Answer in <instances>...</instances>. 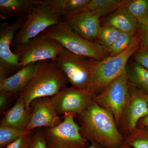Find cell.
<instances>
[{
	"label": "cell",
	"mask_w": 148,
	"mask_h": 148,
	"mask_svg": "<svg viewBox=\"0 0 148 148\" xmlns=\"http://www.w3.org/2000/svg\"><path fill=\"white\" fill-rule=\"evenodd\" d=\"M69 83L65 74L56 60L37 62L34 75L27 86L18 94L24 100L27 110L31 111L30 103L40 97H51Z\"/></svg>",
	"instance_id": "obj_2"
},
{
	"label": "cell",
	"mask_w": 148,
	"mask_h": 148,
	"mask_svg": "<svg viewBox=\"0 0 148 148\" xmlns=\"http://www.w3.org/2000/svg\"><path fill=\"white\" fill-rule=\"evenodd\" d=\"M33 138V131L29 134L21 136L11 143L5 148H29Z\"/></svg>",
	"instance_id": "obj_29"
},
{
	"label": "cell",
	"mask_w": 148,
	"mask_h": 148,
	"mask_svg": "<svg viewBox=\"0 0 148 148\" xmlns=\"http://www.w3.org/2000/svg\"><path fill=\"white\" fill-rule=\"evenodd\" d=\"M141 46V41L137 33L128 47L120 54L114 56H109L101 61L91 58V81L89 90L98 95L113 81L125 73L130 58Z\"/></svg>",
	"instance_id": "obj_3"
},
{
	"label": "cell",
	"mask_w": 148,
	"mask_h": 148,
	"mask_svg": "<svg viewBox=\"0 0 148 148\" xmlns=\"http://www.w3.org/2000/svg\"><path fill=\"white\" fill-rule=\"evenodd\" d=\"M91 58L64 48L56 60L72 86L89 90L91 81Z\"/></svg>",
	"instance_id": "obj_7"
},
{
	"label": "cell",
	"mask_w": 148,
	"mask_h": 148,
	"mask_svg": "<svg viewBox=\"0 0 148 148\" xmlns=\"http://www.w3.org/2000/svg\"><path fill=\"white\" fill-rule=\"evenodd\" d=\"M18 94L9 92H0V114L4 115L8 110V107L13 98Z\"/></svg>",
	"instance_id": "obj_28"
},
{
	"label": "cell",
	"mask_w": 148,
	"mask_h": 148,
	"mask_svg": "<svg viewBox=\"0 0 148 148\" xmlns=\"http://www.w3.org/2000/svg\"><path fill=\"white\" fill-rule=\"evenodd\" d=\"M121 33V31L112 26L103 24L99 29L98 39L107 50L114 43Z\"/></svg>",
	"instance_id": "obj_22"
},
{
	"label": "cell",
	"mask_w": 148,
	"mask_h": 148,
	"mask_svg": "<svg viewBox=\"0 0 148 148\" xmlns=\"http://www.w3.org/2000/svg\"><path fill=\"white\" fill-rule=\"evenodd\" d=\"M133 56L135 62L148 70V46H141Z\"/></svg>",
	"instance_id": "obj_30"
},
{
	"label": "cell",
	"mask_w": 148,
	"mask_h": 148,
	"mask_svg": "<svg viewBox=\"0 0 148 148\" xmlns=\"http://www.w3.org/2000/svg\"><path fill=\"white\" fill-rule=\"evenodd\" d=\"M128 90L126 71L111 82L94 99L98 105L112 113L117 125L127 100Z\"/></svg>",
	"instance_id": "obj_12"
},
{
	"label": "cell",
	"mask_w": 148,
	"mask_h": 148,
	"mask_svg": "<svg viewBox=\"0 0 148 148\" xmlns=\"http://www.w3.org/2000/svg\"><path fill=\"white\" fill-rule=\"evenodd\" d=\"M36 0H0V16L3 19L27 15Z\"/></svg>",
	"instance_id": "obj_18"
},
{
	"label": "cell",
	"mask_w": 148,
	"mask_h": 148,
	"mask_svg": "<svg viewBox=\"0 0 148 148\" xmlns=\"http://www.w3.org/2000/svg\"><path fill=\"white\" fill-rule=\"evenodd\" d=\"M42 33L58 41L64 48L76 54L97 61H101L109 56L106 47L100 42L90 41L77 34L62 20Z\"/></svg>",
	"instance_id": "obj_4"
},
{
	"label": "cell",
	"mask_w": 148,
	"mask_h": 148,
	"mask_svg": "<svg viewBox=\"0 0 148 148\" xmlns=\"http://www.w3.org/2000/svg\"><path fill=\"white\" fill-rule=\"evenodd\" d=\"M87 148H105L102 147V146L99 145L95 144H90V145Z\"/></svg>",
	"instance_id": "obj_33"
},
{
	"label": "cell",
	"mask_w": 148,
	"mask_h": 148,
	"mask_svg": "<svg viewBox=\"0 0 148 148\" xmlns=\"http://www.w3.org/2000/svg\"><path fill=\"white\" fill-rule=\"evenodd\" d=\"M116 148H132L130 146L128 145L127 144L124 143V144Z\"/></svg>",
	"instance_id": "obj_34"
},
{
	"label": "cell",
	"mask_w": 148,
	"mask_h": 148,
	"mask_svg": "<svg viewBox=\"0 0 148 148\" xmlns=\"http://www.w3.org/2000/svg\"><path fill=\"white\" fill-rule=\"evenodd\" d=\"M13 52L18 57L20 66L45 60H56L64 48L60 42L42 33L19 45H12Z\"/></svg>",
	"instance_id": "obj_5"
},
{
	"label": "cell",
	"mask_w": 148,
	"mask_h": 148,
	"mask_svg": "<svg viewBox=\"0 0 148 148\" xmlns=\"http://www.w3.org/2000/svg\"><path fill=\"white\" fill-rule=\"evenodd\" d=\"M145 98L148 104V94H145Z\"/></svg>",
	"instance_id": "obj_35"
},
{
	"label": "cell",
	"mask_w": 148,
	"mask_h": 148,
	"mask_svg": "<svg viewBox=\"0 0 148 148\" xmlns=\"http://www.w3.org/2000/svg\"><path fill=\"white\" fill-rule=\"evenodd\" d=\"M124 143L132 148H148V129L137 127L124 138Z\"/></svg>",
	"instance_id": "obj_21"
},
{
	"label": "cell",
	"mask_w": 148,
	"mask_h": 148,
	"mask_svg": "<svg viewBox=\"0 0 148 148\" xmlns=\"http://www.w3.org/2000/svg\"><path fill=\"white\" fill-rule=\"evenodd\" d=\"M29 148H47L43 135L42 128L36 129L33 132V140Z\"/></svg>",
	"instance_id": "obj_31"
},
{
	"label": "cell",
	"mask_w": 148,
	"mask_h": 148,
	"mask_svg": "<svg viewBox=\"0 0 148 148\" xmlns=\"http://www.w3.org/2000/svg\"><path fill=\"white\" fill-rule=\"evenodd\" d=\"M61 18L75 34L90 41L96 42L101 27L100 18L90 10L86 9L67 12Z\"/></svg>",
	"instance_id": "obj_13"
},
{
	"label": "cell",
	"mask_w": 148,
	"mask_h": 148,
	"mask_svg": "<svg viewBox=\"0 0 148 148\" xmlns=\"http://www.w3.org/2000/svg\"><path fill=\"white\" fill-rule=\"evenodd\" d=\"M61 21L59 16L36 0V4L27 15L24 26L15 34L11 45L25 43Z\"/></svg>",
	"instance_id": "obj_9"
},
{
	"label": "cell",
	"mask_w": 148,
	"mask_h": 148,
	"mask_svg": "<svg viewBox=\"0 0 148 148\" xmlns=\"http://www.w3.org/2000/svg\"><path fill=\"white\" fill-rule=\"evenodd\" d=\"M75 119L82 136L90 144L105 148H116L124 144V137L118 128L113 114L95 101Z\"/></svg>",
	"instance_id": "obj_1"
},
{
	"label": "cell",
	"mask_w": 148,
	"mask_h": 148,
	"mask_svg": "<svg viewBox=\"0 0 148 148\" xmlns=\"http://www.w3.org/2000/svg\"><path fill=\"white\" fill-rule=\"evenodd\" d=\"M95 96L90 90L67 86L50 99L58 115L71 114L76 117L90 106Z\"/></svg>",
	"instance_id": "obj_10"
},
{
	"label": "cell",
	"mask_w": 148,
	"mask_h": 148,
	"mask_svg": "<svg viewBox=\"0 0 148 148\" xmlns=\"http://www.w3.org/2000/svg\"><path fill=\"white\" fill-rule=\"evenodd\" d=\"M127 0H91L87 8L99 18L126 5Z\"/></svg>",
	"instance_id": "obj_20"
},
{
	"label": "cell",
	"mask_w": 148,
	"mask_h": 148,
	"mask_svg": "<svg viewBox=\"0 0 148 148\" xmlns=\"http://www.w3.org/2000/svg\"><path fill=\"white\" fill-rule=\"evenodd\" d=\"M91 1V0H64V14L67 12H76L86 9Z\"/></svg>",
	"instance_id": "obj_26"
},
{
	"label": "cell",
	"mask_w": 148,
	"mask_h": 148,
	"mask_svg": "<svg viewBox=\"0 0 148 148\" xmlns=\"http://www.w3.org/2000/svg\"><path fill=\"white\" fill-rule=\"evenodd\" d=\"M36 63L28 64L0 82V92H9L18 94L21 92L32 79L34 74Z\"/></svg>",
	"instance_id": "obj_16"
},
{
	"label": "cell",
	"mask_w": 148,
	"mask_h": 148,
	"mask_svg": "<svg viewBox=\"0 0 148 148\" xmlns=\"http://www.w3.org/2000/svg\"><path fill=\"white\" fill-rule=\"evenodd\" d=\"M71 114L62 116L60 124L55 127H42L47 148H87L89 143L82 136L79 125Z\"/></svg>",
	"instance_id": "obj_6"
},
{
	"label": "cell",
	"mask_w": 148,
	"mask_h": 148,
	"mask_svg": "<svg viewBox=\"0 0 148 148\" xmlns=\"http://www.w3.org/2000/svg\"><path fill=\"white\" fill-rule=\"evenodd\" d=\"M137 127L148 128V114L139 121Z\"/></svg>",
	"instance_id": "obj_32"
},
{
	"label": "cell",
	"mask_w": 148,
	"mask_h": 148,
	"mask_svg": "<svg viewBox=\"0 0 148 148\" xmlns=\"http://www.w3.org/2000/svg\"><path fill=\"white\" fill-rule=\"evenodd\" d=\"M125 7L130 14L138 21L148 14V0L128 1Z\"/></svg>",
	"instance_id": "obj_25"
},
{
	"label": "cell",
	"mask_w": 148,
	"mask_h": 148,
	"mask_svg": "<svg viewBox=\"0 0 148 148\" xmlns=\"http://www.w3.org/2000/svg\"><path fill=\"white\" fill-rule=\"evenodd\" d=\"M137 34L132 32H121L114 43L107 49L109 56H115L126 50Z\"/></svg>",
	"instance_id": "obj_23"
},
{
	"label": "cell",
	"mask_w": 148,
	"mask_h": 148,
	"mask_svg": "<svg viewBox=\"0 0 148 148\" xmlns=\"http://www.w3.org/2000/svg\"><path fill=\"white\" fill-rule=\"evenodd\" d=\"M32 131L18 130L0 125V148H5L18 138Z\"/></svg>",
	"instance_id": "obj_24"
},
{
	"label": "cell",
	"mask_w": 148,
	"mask_h": 148,
	"mask_svg": "<svg viewBox=\"0 0 148 148\" xmlns=\"http://www.w3.org/2000/svg\"><path fill=\"white\" fill-rule=\"evenodd\" d=\"M138 34L141 41V46H148V14L138 21Z\"/></svg>",
	"instance_id": "obj_27"
},
{
	"label": "cell",
	"mask_w": 148,
	"mask_h": 148,
	"mask_svg": "<svg viewBox=\"0 0 148 148\" xmlns=\"http://www.w3.org/2000/svg\"><path fill=\"white\" fill-rule=\"evenodd\" d=\"M103 22L104 24L112 26L121 32H138V21L128 12L125 5L107 16Z\"/></svg>",
	"instance_id": "obj_17"
},
{
	"label": "cell",
	"mask_w": 148,
	"mask_h": 148,
	"mask_svg": "<svg viewBox=\"0 0 148 148\" xmlns=\"http://www.w3.org/2000/svg\"><path fill=\"white\" fill-rule=\"evenodd\" d=\"M126 71L129 84L148 94V70L135 62Z\"/></svg>",
	"instance_id": "obj_19"
},
{
	"label": "cell",
	"mask_w": 148,
	"mask_h": 148,
	"mask_svg": "<svg viewBox=\"0 0 148 148\" xmlns=\"http://www.w3.org/2000/svg\"><path fill=\"white\" fill-rule=\"evenodd\" d=\"M31 116L26 130L32 131L42 127H55L62 122L51 101L50 97L35 99L30 103Z\"/></svg>",
	"instance_id": "obj_14"
},
{
	"label": "cell",
	"mask_w": 148,
	"mask_h": 148,
	"mask_svg": "<svg viewBox=\"0 0 148 148\" xmlns=\"http://www.w3.org/2000/svg\"><path fill=\"white\" fill-rule=\"evenodd\" d=\"M27 15L19 16L12 25L5 22L0 24V82L23 68L11 50L10 45L15 34L25 24Z\"/></svg>",
	"instance_id": "obj_8"
},
{
	"label": "cell",
	"mask_w": 148,
	"mask_h": 148,
	"mask_svg": "<svg viewBox=\"0 0 148 148\" xmlns=\"http://www.w3.org/2000/svg\"><path fill=\"white\" fill-rule=\"evenodd\" d=\"M145 94L129 84L127 100L117 124L118 128L124 138L137 127L141 119L148 114Z\"/></svg>",
	"instance_id": "obj_11"
},
{
	"label": "cell",
	"mask_w": 148,
	"mask_h": 148,
	"mask_svg": "<svg viewBox=\"0 0 148 148\" xmlns=\"http://www.w3.org/2000/svg\"><path fill=\"white\" fill-rule=\"evenodd\" d=\"M31 116V111L27 110L24 100L18 96L13 106L4 115L0 125L26 130Z\"/></svg>",
	"instance_id": "obj_15"
}]
</instances>
